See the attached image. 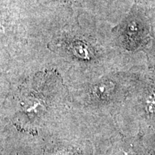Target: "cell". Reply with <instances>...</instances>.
<instances>
[{
    "instance_id": "6da1fadb",
    "label": "cell",
    "mask_w": 155,
    "mask_h": 155,
    "mask_svg": "<svg viewBox=\"0 0 155 155\" xmlns=\"http://www.w3.org/2000/svg\"><path fill=\"white\" fill-rule=\"evenodd\" d=\"M149 17L150 22L152 23V45L151 46L150 53L152 56L155 57V9L150 13Z\"/></svg>"
}]
</instances>
